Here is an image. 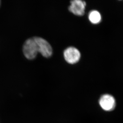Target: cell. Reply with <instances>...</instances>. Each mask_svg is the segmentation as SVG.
Segmentation results:
<instances>
[{"instance_id":"obj_1","label":"cell","mask_w":123,"mask_h":123,"mask_svg":"<svg viewBox=\"0 0 123 123\" xmlns=\"http://www.w3.org/2000/svg\"><path fill=\"white\" fill-rule=\"evenodd\" d=\"M23 52L26 58L29 60L35 59L38 53L37 46L34 38L26 40L23 46Z\"/></svg>"},{"instance_id":"obj_2","label":"cell","mask_w":123,"mask_h":123,"mask_svg":"<svg viewBox=\"0 0 123 123\" xmlns=\"http://www.w3.org/2000/svg\"><path fill=\"white\" fill-rule=\"evenodd\" d=\"M33 38L37 45L38 53L46 58L51 57L52 54V48L48 42L41 37H35Z\"/></svg>"},{"instance_id":"obj_3","label":"cell","mask_w":123,"mask_h":123,"mask_svg":"<svg viewBox=\"0 0 123 123\" xmlns=\"http://www.w3.org/2000/svg\"><path fill=\"white\" fill-rule=\"evenodd\" d=\"M64 57L68 63L74 64L79 61L80 57V52L76 48L69 47L64 51Z\"/></svg>"},{"instance_id":"obj_4","label":"cell","mask_w":123,"mask_h":123,"mask_svg":"<svg viewBox=\"0 0 123 123\" xmlns=\"http://www.w3.org/2000/svg\"><path fill=\"white\" fill-rule=\"evenodd\" d=\"M99 104L104 110L110 111L115 108L116 101L113 96L110 94H105L100 98Z\"/></svg>"},{"instance_id":"obj_5","label":"cell","mask_w":123,"mask_h":123,"mask_svg":"<svg viewBox=\"0 0 123 123\" xmlns=\"http://www.w3.org/2000/svg\"><path fill=\"white\" fill-rule=\"evenodd\" d=\"M86 2L81 0H74L71 1L69 11L74 15L82 16L85 14Z\"/></svg>"},{"instance_id":"obj_6","label":"cell","mask_w":123,"mask_h":123,"mask_svg":"<svg viewBox=\"0 0 123 123\" xmlns=\"http://www.w3.org/2000/svg\"><path fill=\"white\" fill-rule=\"evenodd\" d=\"M88 18L90 22L93 24H97L101 22V15L97 11H91L89 14Z\"/></svg>"}]
</instances>
